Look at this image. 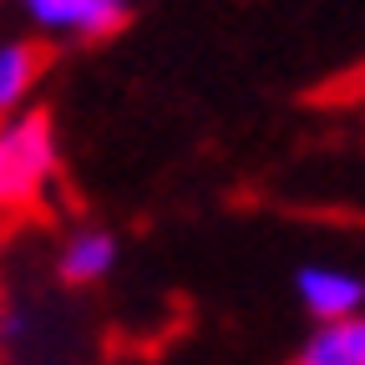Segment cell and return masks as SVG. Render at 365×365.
I'll return each instance as SVG.
<instances>
[{"label":"cell","mask_w":365,"mask_h":365,"mask_svg":"<svg viewBox=\"0 0 365 365\" xmlns=\"http://www.w3.org/2000/svg\"><path fill=\"white\" fill-rule=\"evenodd\" d=\"M46 71V51L31 41H6L0 46V117L21 112V102L31 97V86Z\"/></svg>","instance_id":"8992f818"},{"label":"cell","mask_w":365,"mask_h":365,"mask_svg":"<svg viewBox=\"0 0 365 365\" xmlns=\"http://www.w3.org/2000/svg\"><path fill=\"white\" fill-rule=\"evenodd\" d=\"M0 319H6V299H0Z\"/></svg>","instance_id":"52a82bcc"},{"label":"cell","mask_w":365,"mask_h":365,"mask_svg":"<svg viewBox=\"0 0 365 365\" xmlns=\"http://www.w3.org/2000/svg\"><path fill=\"white\" fill-rule=\"evenodd\" d=\"M294 294L304 304V314L314 325H330V319H350L365 309V279L335 264H304L294 274Z\"/></svg>","instance_id":"3957f363"},{"label":"cell","mask_w":365,"mask_h":365,"mask_svg":"<svg viewBox=\"0 0 365 365\" xmlns=\"http://www.w3.org/2000/svg\"><path fill=\"white\" fill-rule=\"evenodd\" d=\"M36 31L61 41H107L127 26V0H21Z\"/></svg>","instance_id":"7a4b0ae2"},{"label":"cell","mask_w":365,"mask_h":365,"mask_svg":"<svg viewBox=\"0 0 365 365\" xmlns=\"http://www.w3.org/2000/svg\"><path fill=\"white\" fill-rule=\"evenodd\" d=\"M61 168L56 127L46 112H6L0 117V213L26 208L46 193Z\"/></svg>","instance_id":"6da1fadb"},{"label":"cell","mask_w":365,"mask_h":365,"mask_svg":"<svg viewBox=\"0 0 365 365\" xmlns=\"http://www.w3.org/2000/svg\"><path fill=\"white\" fill-rule=\"evenodd\" d=\"M289 365H365V309L350 319L314 325Z\"/></svg>","instance_id":"5b68a950"},{"label":"cell","mask_w":365,"mask_h":365,"mask_svg":"<svg viewBox=\"0 0 365 365\" xmlns=\"http://www.w3.org/2000/svg\"><path fill=\"white\" fill-rule=\"evenodd\" d=\"M112 269H117V239L107 228H76V234L61 244V254H56V274L71 289L102 284Z\"/></svg>","instance_id":"277c9868"}]
</instances>
